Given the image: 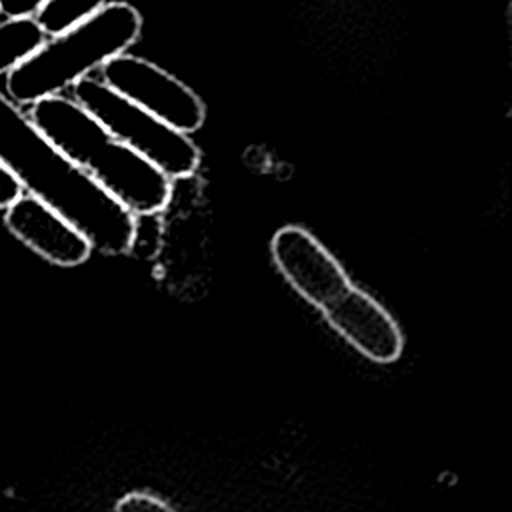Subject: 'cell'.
Returning <instances> with one entry per match:
<instances>
[{"label": "cell", "mask_w": 512, "mask_h": 512, "mask_svg": "<svg viewBox=\"0 0 512 512\" xmlns=\"http://www.w3.org/2000/svg\"><path fill=\"white\" fill-rule=\"evenodd\" d=\"M270 252L282 278L316 310L330 306L354 284L336 256L302 226L280 228Z\"/></svg>", "instance_id": "obj_6"}, {"label": "cell", "mask_w": 512, "mask_h": 512, "mask_svg": "<svg viewBox=\"0 0 512 512\" xmlns=\"http://www.w3.org/2000/svg\"><path fill=\"white\" fill-rule=\"evenodd\" d=\"M108 0H44L34 12L46 36H56L98 12Z\"/></svg>", "instance_id": "obj_10"}, {"label": "cell", "mask_w": 512, "mask_h": 512, "mask_svg": "<svg viewBox=\"0 0 512 512\" xmlns=\"http://www.w3.org/2000/svg\"><path fill=\"white\" fill-rule=\"evenodd\" d=\"M320 314L332 330L372 362L390 364L404 350V336L392 314L356 284Z\"/></svg>", "instance_id": "obj_7"}, {"label": "cell", "mask_w": 512, "mask_h": 512, "mask_svg": "<svg viewBox=\"0 0 512 512\" xmlns=\"http://www.w3.org/2000/svg\"><path fill=\"white\" fill-rule=\"evenodd\" d=\"M22 192L16 178L0 164V208H6Z\"/></svg>", "instance_id": "obj_13"}, {"label": "cell", "mask_w": 512, "mask_h": 512, "mask_svg": "<svg viewBox=\"0 0 512 512\" xmlns=\"http://www.w3.org/2000/svg\"><path fill=\"white\" fill-rule=\"evenodd\" d=\"M28 116L58 150L86 170L134 216L162 214L168 208L174 182L112 136L72 96L40 98L30 104Z\"/></svg>", "instance_id": "obj_2"}, {"label": "cell", "mask_w": 512, "mask_h": 512, "mask_svg": "<svg viewBox=\"0 0 512 512\" xmlns=\"http://www.w3.org/2000/svg\"><path fill=\"white\" fill-rule=\"evenodd\" d=\"M72 98L82 104L112 136L146 158L172 182L186 180L200 166V150L190 134L172 128L132 100L124 98L96 76H84L72 86Z\"/></svg>", "instance_id": "obj_4"}, {"label": "cell", "mask_w": 512, "mask_h": 512, "mask_svg": "<svg viewBox=\"0 0 512 512\" xmlns=\"http://www.w3.org/2000/svg\"><path fill=\"white\" fill-rule=\"evenodd\" d=\"M100 80L172 128L192 134L206 118L200 96L182 80L140 56L120 52L100 66Z\"/></svg>", "instance_id": "obj_5"}, {"label": "cell", "mask_w": 512, "mask_h": 512, "mask_svg": "<svg viewBox=\"0 0 512 512\" xmlns=\"http://www.w3.org/2000/svg\"><path fill=\"white\" fill-rule=\"evenodd\" d=\"M46 38L34 16H6L0 22V74L14 70Z\"/></svg>", "instance_id": "obj_9"}, {"label": "cell", "mask_w": 512, "mask_h": 512, "mask_svg": "<svg viewBox=\"0 0 512 512\" xmlns=\"http://www.w3.org/2000/svg\"><path fill=\"white\" fill-rule=\"evenodd\" d=\"M0 164L22 190L76 226L92 250L128 254L134 214L114 200L86 170L58 150L14 100L0 92Z\"/></svg>", "instance_id": "obj_1"}, {"label": "cell", "mask_w": 512, "mask_h": 512, "mask_svg": "<svg viewBox=\"0 0 512 512\" xmlns=\"http://www.w3.org/2000/svg\"><path fill=\"white\" fill-rule=\"evenodd\" d=\"M8 230L30 250L58 266H78L88 260L92 246L62 214L32 194H18L4 214Z\"/></svg>", "instance_id": "obj_8"}, {"label": "cell", "mask_w": 512, "mask_h": 512, "mask_svg": "<svg viewBox=\"0 0 512 512\" xmlns=\"http://www.w3.org/2000/svg\"><path fill=\"white\" fill-rule=\"evenodd\" d=\"M44 0H0V14L4 16H34Z\"/></svg>", "instance_id": "obj_12"}, {"label": "cell", "mask_w": 512, "mask_h": 512, "mask_svg": "<svg viewBox=\"0 0 512 512\" xmlns=\"http://www.w3.org/2000/svg\"><path fill=\"white\" fill-rule=\"evenodd\" d=\"M118 510L124 512H136V510H170V504L164 502L160 496H154L150 492H130L126 494L118 504Z\"/></svg>", "instance_id": "obj_11"}, {"label": "cell", "mask_w": 512, "mask_h": 512, "mask_svg": "<svg viewBox=\"0 0 512 512\" xmlns=\"http://www.w3.org/2000/svg\"><path fill=\"white\" fill-rule=\"evenodd\" d=\"M142 32L138 10L126 2L104 4L76 26L50 36L6 76L8 98L32 104L62 94L112 56L126 52Z\"/></svg>", "instance_id": "obj_3"}]
</instances>
